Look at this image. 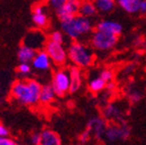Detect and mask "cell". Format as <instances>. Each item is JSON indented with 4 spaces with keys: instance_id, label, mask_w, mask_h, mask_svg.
Listing matches in <instances>:
<instances>
[{
    "instance_id": "1",
    "label": "cell",
    "mask_w": 146,
    "mask_h": 145,
    "mask_svg": "<svg viewBox=\"0 0 146 145\" xmlns=\"http://www.w3.org/2000/svg\"><path fill=\"white\" fill-rule=\"evenodd\" d=\"M42 85L38 80L27 78L16 80L10 87V95L14 100L27 107H35L40 102Z\"/></svg>"
},
{
    "instance_id": "2",
    "label": "cell",
    "mask_w": 146,
    "mask_h": 145,
    "mask_svg": "<svg viewBox=\"0 0 146 145\" xmlns=\"http://www.w3.org/2000/svg\"><path fill=\"white\" fill-rule=\"evenodd\" d=\"M61 31L65 36L73 41L90 36L96 30V25L90 18L83 17L81 15H75L68 19L61 21Z\"/></svg>"
},
{
    "instance_id": "3",
    "label": "cell",
    "mask_w": 146,
    "mask_h": 145,
    "mask_svg": "<svg viewBox=\"0 0 146 145\" xmlns=\"http://www.w3.org/2000/svg\"><path fill=\"white\" fill-rule=\"evenodd\" d=\"M68 60L80 69L89 68L96 61V55L94 49L83 42L73 41L67 48Z\"/></svg>"
},
{
    "instance_id": "4",
    "label": "cell",
    "mask_w": 146,
    "mask_h": 145,
    "mask_svg": "<svg viewBox=\"0 0 146 145\" xmlns=\"http://www.w3.org/2000/svg\"><path fill=\"white\" fill-rule=\"evenodd\" d=\"M118 40L119 37L115 36V35L94 30V33L90 35L89 44L94 50L98 51V52L106 53L112 51L116 47V45L118 44Z\"/></svg>"
},
{
    "instance_id": "5",
    "label": "cell",
    "mask_w": 146,
    "mask_h": 145,
    "mask_svg": "<svg viewBox=\"0 0 146 145\" xmlns=\"http://www.w3.org/2000/svg\"><path fill=\"white\" fill-rule=\"evenodd\" d=\"M51 85L59 98H63L70 92V73L69 68L59 67L53 72Z\"/></svg>"
},
{
    "instance_id": "6",
    "label": "cell",
    "mask_w": 146,
    "mask_h": 145,
    "mask_svg": "<svg viewBox=\"0 0 146 145\" xmlns=\"http://www.w3.org/2000/svg\"><path fill=\"white\" fill-rule=\"evenodd\" d=\"M44 50L48 53L52 63L58 67H64V65L68 61L67 49L64 47L63 44L54 43V42L48 40Z\"/></svg>"
},
{
    "instance_id": "7",
    "label": "cell",
    "mask_w": 146,
    "mask_h": 145,
    "mask_svg": "<svg viewBox=\"0 0 146 145\" xmlns=\"http://www.w3.org/2000/svg\"><path fill=\"white\" fill-rule=\"evenodd\" d=\"M131 135V129L126 122L113 123L108 125L105 139L111 143L120 142L128 139Z\"/></svg>"
},
{
    "instance_id": "8",
    "label": "cell",
    "mask_w": 146,
    "mask_h": 145,
    "mask_svg": "<svg viewBox=\"0 0 146 145\" xmlns=\"http://www.w3.org/2000/svg\"><path fill=\"white\" fill-rule=\"evenodd\" d=\"M124 110L116 102H109L103 109V118L107 122L122 123L124 121Z\"/></svg>"
},
{
    "instance_id": "9",
    "label": "cell",
    "mask_w": 146,
    "mask_h": 145,
    "mask_svg": "<svg viewBox=\"0 0 146 145\" xmlns=\"http://www.w3.org/2000/svg\"><path fill=\"white\" fill-rule=\"evenodd\" d=\"M107 128V121L103 117H92L89 119L86 125V129L91 133V136L98 140L105 138Z\"/></svg>"
},
{
    "instance_id": "10",
    "label": "cell",
    "mask_w": 146,
    "mask_h": 145,
    "mask_svg": "<svg viewBox=\"0 0 146 145\" xmlns=\"http://www.w3.org/2000/svg\"><path fill=\"white\" fill-rule=\"evenodd\" d=\"M122 10L129 14H146V0H116Z\"/></svg>"
},
{
    "instance_id": "11",
    "label": "cell",
    "mask_w": 146,
    "mask_h": 145,
    "mask_svg": "<svg viewBox=\"0 0 146 145\" xmlns=\"http://www.w3.org/2000/svg\"><path fill=\"white\" fill-rule=\"evenodd\" d=\"M47 42L48 40H46V37L44 36L41 30H33L27 34V36L23 39V44L36 51L42 48H45Z\"/></svg>"
},
{
    "instance_id": "12",
    "label": "cell",
    "mask_w": 146,
    "mask_h": 145,
    "mask_svg": "<svg viewBox=\"0 0 146 145\" xmlns=\"http://www.w3.org/2000/svg\"><path fill=\"white\" fill-rule=\"evenodd\" d=\"M81 1L82 0H68L61 8L58 9L56 13H57V16L60 19V21L78 15Z\"/></svg>"
},
{
    "instance_id": "13",
    "label": "cell",
    "mask_w": 146,
    "mask_h": 145,
    "mask_svg": "<svg viewBox=\"0 0 146 145\" xmlns=\"http://www.w3.org/2000/svg\"><path fill=\"white\" fill-rule=\"evenodd\" d=\"M96 30L119 37L123 32V25L121 23L114 19H102L96 23Z\"/></svg>"
},
{
    "instance_id": "14",
    "label": "cell",
    "mask_w": 146,
    "mask_h": 145,
    "mask_svg": "<svg viewBox=\"0 0 146 145\" xmlns=\"http://www.w3.org/2000/svg\"><path fill=\"white\" fill-rule=\"evenodd\" d=\"M52 64L53 63L48 53L45 50H40L39 52H36V56L32 62L33 68L38 71H49L51 69Z\"/></svg>"
},
{
    "instance_id": "15",
    "label": "cell",
    "mask_w": 146,
    "mask_h": 145,
    "mask_svg": "<svg viewBox=\"0 0 146 145\" xmlns=\"http://www.w3.org/2000/svg\"><path fill=\"white\" fill-rule=\"evenodd\" d=\"M69 73H70V93H75L80 90L84 80L82 69L77 68L75 66H71L69 68Z\"/></svg>"
},
{
    "instance_id": "16",
    "label": "cell",
    "mask_w": 146,
    "mask_h": 145,
    "mask_svg": "<svg viewBox=\"0 0 146 145\" xmlns=\"http://www.w3.org/2000/svg\"><path fill=\"white\" fill-rule=\"evenodd\" d=\"M33 21L36 27L45 29L49 25V18L45 12V8L42 4H36L33 7Z\"/></svg>"
},
{
    "instance_id": "17",
    "label": "cell",
    "mask_w": 146,
    "mask_h": 145,
    "mask_svg": "<svg viewBox=\"0 0 146 145\" xmlns=\"http://www.w3.org/2000/svg\"><path fill=\"white\" fill-rule=\"evenodd\" d=\"M107 82L100 77V72L98 74H91L87 80V88L90 92L98 94L102 91L106 90L107 87Z\"/></svg>"
},
{
    "instance_id": "18",
    "label": "cell",
    "mask_w": 146,
    "mask_h": 145,
    "mask_svg": "<svg viewBox=\"0 0 146 145\" xmlns=\"http://www.w3.org/2000/svg\"><path fill=\"white\" fill-rule=\"evenodd\" d=\"M40 145H62V141L59 134L47 128L41 132Z\"/></svg>"
},
{
    "instance_id": "19",
    "label": "cell",
    "mask_w": 146,
    "mask_h": 145,
    "mask_svg": "<svg viewBox=\"0 0 146 145\" xmlns=\"http://www.w3.org/2000/svg\"><path fill=\"white\" fill-rule=\"evenodd\" d=\"M98 13V9L94 0H82L79 8V15L92 19Z\"/></svg>"
},
{
    "instance_id": "20",
    "label": "cell",
    "mask_w": 146,
    "mask_h": 145,
    "mask_svg": "<svg viewBox=\"0 0 146 145\" xmlns=\"http://www.w3.org/2000/svg\"><path fill=\"white\" fill-rule=\"evenodd\" d=\"M38 51L25 45H21L17 51V57L21 63H32Z\"/></svg>"
},
{
    "instance_id": "21",
    "label": "cell",
    "mask_w": 146,
    "mask_h": 145,
    "mask_svg": "<svg viewBox=\"0 0 146 145\" xmlns=\"http://www.w3.org/2000/svg\"><path fill=\"white\" fill-rule=\"evenodd\" d=\"M57 95L55 93L54 88L51 84H45L42 87L41 94H40V104L43 106H48L55 100Z\"/></svg>"
},
{
    "instance_id": "22",
    "label": "cell",
    "mask_w": 146,
    "mask_h": 145,
    "mask_svg": "<svg viewBox=\"0 0 146 145\" xmlns=\"http://www.w3.org/2000/svg\"><path fill=\"white\" fill-rule=\"evenodd\" d=\"M98 13L109 14L114 11L117 6L116 0H94Z\"/></svg>"
},
{
    "instance_id": "23",
    "label": "cell",
    "mask_w": 146,
    "mask_h": 145,
    "mask_svg": "<svg viewBox=\"0 0 146 145\" xmlns=\"http://www.w3.org/2000/svg\"><path fill=\"white\" fill-rule=\"evenodd\" d=\"M127 98L132 104H136V102H140L142 98V92L140 89H138L135 86H131L127 89Z\"/></svg>"
},
{
    "instance_id": "24",
    "label": "cell",
    "mask_w": 146,
    "mask_h": 145,
    "mask_svg": "<svg viewBox=\"0 0 146 145\" xmlns=\"http://www.w3.org/2000/svg\"><path fill=\"white\" fill-rule=\"evenodd\" d=\"M100 77H102V78L107 82V83L114 81L115 73L112 69H110V68L102 69V70H100Z\"/></svg>"
},
{
    "instance_id": "25",
    "label": "cell",
    "mask_w": 146,
    "mask_h": 145,
    "mask_svg": "<svg viewBox=\"0 0 146 145\" xmlns=\"http://www.w3.org/2000/svg\"><path fill=\"white\" fill-rule=\"evenodd\" d=\"M49 41H52L54 43L63 44L64 43V34L62 31H54L49 36Z\"/></svg>"
},
{
    "instance_id": "26",
    "label": "cell",
    "mask_w": 146,
    "mask_h": 145,
    "mask_svg": "<svg viewBox=\"0 0 146 145\" xmlns=\"http://www.w3.org/2000/svg\"><path fill=\"white\" fill-rule=\"evenodd\" d=\"M17 73L21 76H27V75L31 74V71H32V66L30 65V63H21L17 66Z\"/></svg>"
},
{
    "instance_id": "27",
    "label": "cell",
    "mask_w": 146,
    "mask_h": 145,
    "mask_svg": "<svg viewBox=\"0 0 146 145\" xmlns=\"http://www.w3.org/2000/svg\"><path fill=\"white\" fill-rule=\"evenodd\" d=\"M68 0H49V4L53 9H55L57 11L58 9H60L63 6Z\"/></svg>"
},
{
    "instance_id": "28",
    "label": "cell",
    "mask_w": 146,
    "mask_h": 145,
    "mask_svg": "<svg viewBox=\"0 0 146 145\" xmlns=\"http://www.w3.org/2000/svg\"><path fill=\"white\" fill-rule=\"evenodd\" d=\"M90 137H91V133L87 129H85L84 131L79 135V138H78L79 139V143H81V144H87V142L89 141Z\"/></svg>"
},
{
    "instance_id": "29",
    "label": "cell",
    "mask_w": 146,
    "mask_h": 145,
    "mask_svg": "<svg viewBox=\"0 0 146 145\" xmlns=\"http://www.w3.org/2000/svg\"><path fill=\"white\" fill-rule=\"evenodd\" d=\"M30 140L33 145H40V142H41V132H34L31 135Z\"/></svg>"
},
{
    "instance_id": "30",
    "label": "cell",
    "mask_w": 146,
    "mask_h": 145,
    "mask_svg": "<svg viewBox=\"0 0 146 145\" xmlns=\"http://www.w3.org/2000/svg\"><path fill=\"white\" fill-rule=\"evenodd\" d=\"M0 145H17V143L9 137H0Z\"/></svg>"
},
{
    "instance_id": "31",
    "label": "cell",
    "mask_w": 146,
    "mask_h": 145,
    "mask_svg": "<svg viewBox=\"0 0 146 145\" xmlns=\"http://www.w3.org/2000/svg\"><path fill=\"white\" fill-rule=\"evenodd\" d=\"M9 131L4 125H2L0 123V137H8Z\"/></svg>"
},
{
    "instance_id": "32",
    "label": "cell",
    "mask_w": 146,
    "mask_h": 145,
    "mask_svg": "<svg viewBox=\"0 0 146 145\" xmlns=\"http://www.w3.org/2000/svg\"><path fill=\"white\" fill-rule=\"evenodd\" d=\"M115 88H116V84L114 83V81H112V82H109V83L107 84V87H106V90L107 91H114L115 90Z\"/></svg>"
}]
</instances>
